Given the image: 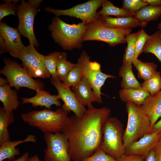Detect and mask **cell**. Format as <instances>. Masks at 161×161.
I'll use <instances>...</instances> for the list:
<instances>
[{
	"label": "cell",
	"mask_w": 161,
	"mask_h": 161,
	"mask_svg": "<svg viewBox=\"0 0 161 161\" xmlns=\"http://www.w3.org/2000/svg\"><path fill=\"white\" fill-rule=\"evenodd\" d=\"M61 52L56 51L47 55H44L45 66L51 77V80H58L56 75V69L58 58Z\"/></svg>",
	"instance_id": "1f68e13d"
},
{
	"label": "cell",
	"mask_w": 161,
	"mask_h": 161,
	"mask_svg": "<svg viewBox=\"0 0 161 161\" xmlns=\"http://www.w3.org/2000/svg\"><path fill=\"white\" fill-rule=\"evenodd\" d=\"M44 55L36 50L35 46L30 44L25 47L19 59L22 67L32 78H50L51 75L45 66Z\"/></svg>",
	"instance_id": "8fae6325"
},
{
	"label": "cell",
	"mask_w": 161,
	"mask_h": 161,
	"mask_svg": "<svg viewBox=\"0 0 161 161\" xmlns=\"http://www.w3.org/2000/svg\"><path fill=\"white\" fill-rule=\"evenodd\" d=\"M51 81L63 102L61 108L68 113L72 112L78 117H82L87 109L79 101L70 87L64 85L59 80H51Z\"/></svg>",
	"instance_id": "4fadbf2b"
},
{
	"label": "cell",
	"mask_w": 161,
	"mask_h": 161,
	"mask_svg": "<svg viewBox=\"0 0 161 161\" xmlns=\"http://www.w3.org/2000/svg\"><path fill=\"white\" fill-rule=\"evenodd\" d=\"M153 150L155 152L161 151V136Z\"/></svg>",
	"instance_id": "f6af8a7d"
},
{
	"label": "cell",
	"mask_w": 161,
	"mask_h": 161,
	"mask_svg": "<svg viewBox=\"0 0 161 161\" xmlns=\"http://www.w3.org/2000/svg\"><path fill=\"white\" fill-rule=\"evenodd\" d=\"M156 161H161V151L156 152Z\"/></svg>",
	"instance_id": "7dc6e473"
},
{
	"label": "cell",
	"mask_w": 161,
	"mask_h": 161,
	"mask_svg": "<svg viewBox=\"0 0 161 161\" xmlns=\"http://www.w3.org/2000/svg\"><path fill=\"white\" fill-rule=\"evenodd\" d=\"M4 66L0 70V73L7 78L11 87L17 90L22 87H26L35 91L43 89L44 85L39 80L33 79L27 71L16 61L5 58Z\"/></svg>",
	"instance_id": "52a82bcc"
},
{
	"label": "cell",
	"mask_w": 161,
	"mask_h": 161,
	"mask_svg": "<svg viewBox=\"0 0 161 161\" xmlns=\"http://www.w3.org/2000/svg\"><path fill=\"white\" fill-rule=\"evenodd\" d=\"M137 34V32L130 33L126 36V42L127 43V46L123 55V64H132L135 60V43Z\"/></svg>",
	"instance_id": "f546056e"
},
{
	"label": "cell",
	"mask_w": 161,
	"mask_h": 161,
	"mask_svg": "<svg viewBox=\"0 0 161 161\" xmlns=\"http://www.w3.org/2000/svg\"><path fill=\"white\" fill-rule=\"evenodd\" d=\"M76 66L68 74L62 83L65 86L73 87L77 84L83 77L82 67L80 63L78 61Z\"/></svg>",
	"instance_id": "4dcf8cb0"
},
{
	"label": "cell",
	"mask_w": 161,
	"mask_h": 161,
	"mask_svg": "<svg viewBox=\"0 0 161 161\" xmlns=\"http://www.w3.org/2000/svg\"><path fill=\"white\" fill-rule=\"evenodd\" d=\"M18 29L1 22L0 24V37L4 41L6 51L13 57L19 59L21 54L25 47L21 40Z\"/></svg>",
	"instance_id": "5bb4252c"
},
{
	"label": "cell",
	"mask_w": 161,
	"mask_h": 161,
	"mask_svg": "<svg viewBox=\"0 0 161 161\" xmlns=\"http://www.w3.org/2000/svg\"><path fill=\"white\" fill-rule=\"evenodd\" d=\"M148 5L161 6V0H144Z\"/></svg>",
	"instance_id": "b9f144b4"
},
{
	"label": "cell",
	"mask_w": 161,
	"mask_h": 161,
	"mask_svg": "<svg viewBox=\"0 0 161 161\" xmlns=\"http://www.w3.org/2000/svg\"><path fill=\"white\" fill-rule=\"evenodd\" d=\"M19 0H5L4 4L0 5V21L5 17L10 15H16L17 6Z\"/></svg>",
	"instance_id": "836d02e7"
},
{
	"label": "cell",
	"mask_w": 161,
	"mask_h": 161,
	"mask_svg": "<svg viewBox=\"0 0 161 161\" xmlns=\"http://www.w3.org/2000/svg\"><path fill=\"white\" fill-rule=\"evenodd\" d=\"M141 88L149 92L151 95L159 92L161 89V76L159 72L150 79L141 84Z\"/></svg>",
	"instance_id": "d6a6232c"
},
{
	"label": "cell",
	"mask_w": 161,
	"mask_h": 161,
	"mask_svg": "<svg viewBox=\"0 0 161 161\" xmlns=\"http://www.w3.org/2000/svg\"><path fill=\"white\" fill-rule=\"evenodd\" d=\"M103 0H91L77 5L70 9L57 10L47 7L45 10L52 13L56 17L67 16L79 18L86 24L97 20L99 15L97 12V9L102 6Z\"/></svg>",
	"instance_id": "30bf717a"
},
{
	"label": "cell",
	"mask_w": 161,
	"mask_h": 161,
	"mask_svg": "<svg viewBox=\"0 0 161 161\" xmlns=\"http://www.w3.org/2000/svg\"><path fill=\"white\" fill-rule=\"evenodd\" d=\"M132 64H124L120 68L118 74L122 78L121 87L123 89L141 88V84L135 77L132 70Z\"/></svg>",
	"instance_id": "cb8c5ba5"
},
{
	"label": "cell",
	"mask_w": 161,
	"mask_h": 161,
	"mask_svg": "<svg viewBox=\"0 0 161 161\" xmlns=\"http://www.w3.org/2000/svg\"><path fill=\"white\" fill-rule=\"evenodd\" d=\"M41 0H30L27 2L31 6L37 8L42 1Z\"/></svg>",
	"instance_id": "60d3db41"
},
{
	"label": "cell",
	"mask_w": 161,
	"mask_h": 161,
	"mask_svg": "<svg viewBox=\"0 0 161 161\" xmlns=\"http://www.w3.org/2000/svg\"><path fill=\"white\" fill-rule=\"evenodd\" d=\"M47 145L44 150L45 161H72L69 155L67 138L61 132L44 134Z\"/></svg>",
	"instance_id": "9c48e42d"
},
{
	"label": "cell",
	"mask_w": 161,
	"mask_h": 161,
	"mask_svg": "<svg viewBox=\"0 0 161 161\" xmlns=\"http://www.w3.org/2000/svg\"><path fill=\"white\" fill-rule=\"evenodd\" d=\"M135 43V59H137L139 55L142 52L143 48L147 40L150 38V35L146 33L143 29L139 30Z\"/></svg>",
	"instance_id": "e575fe53"
},
{
	"label": "cell",
	"mask_w": 161,
	"mask_h": 161,
	"mask_svg": "<svg viewBox=\"0 0 161 161\" xmlns=\"http://www.w3.org/2000/svg\"><path fill=\"white\" fill-rule=\"evenodd\" d=\"M161 16V6L148 5L136 12L134 16L140 23V27H145L149 21L157 20Z\"/></svg>",
	"instance_id": "603a6c76"
},
{
	"label": "cell",
	"mask_w": 161,
	"mask_h": 161,
	"mask_svg": "<svg viewBox=\"0 0 161 161\" xmlns=\"http://www.w3.org/2000/svg\"><path fill=\"white\" fill-rule=\"evenodd\" d=\"M83 161H117V160L108 154L100 148Z\"/></svg>",
	"instance_id": "8d00e7d4"
},
{
	"label": "cell",
	"mask_w": 161,
	"mask_h": 161,
	"mask_svg": "<svg viewBox=\"0 0 161 161\" xmlns=\"http://www.w3.org/2000/svg\"><path fill=\"white\" fill-rule=\"evenodd\" d=\"M11 87L7 79L0 78V100L7 112H13L19 105L17 91L13 90Z\"/></svg>",
	"instance_id": "e0dca14e"
},
{
	"label": "cell",
	"mask_w": 161,
	"mask_h": 161,
	"mask_svg": "<svg viewBox=\"0 0 161 161\" xmlns=\"http://www.w3.org/2000/svg\"><path fill=\"white\" fill-rule=\"evenodd\" d=\"M124 131L122 123L115 117L109 118L103 126L100 148L117 160L125 153L123 139Z\"/></svg>",
	"instance_id": "5b68a950"
},
{
	"label": "cell",
	"mask_w": 161,
	"mask_h": 161,
	"mask_svg": "<svg viewBox=\"0 0 161 161\" xmlns=\"http://www.w3.org/2000/svg\"><path fill=\"white\" fill-rule=\"evenodd\" d=\"M29 158L28 152L24 153L21 157L13 161H27Z\"/></svg>",
	"instance_id": "7bdbcfd3"
},
{
	"label": "cell",
	"mask_w": 161,
	"mask_h": 161,
	"mask_svg": "<svg viewBox=\"0 0 161 161\" xmlns=\"http://www.w3.org/2000/svg\"><path fill=\"white\" fill-rule=\"evenodd\" d=\"M126 107L128 121L123 139L125 148L149 133L151 128L149 119L141 106L129 102Z\"/></svg>",
	"instance_id": "277c9868"
},
{
	"label": "cell",
	"mask_w": 161,
	"mask_h": 161,
	"mask_svg": "<svg viewBox=\"0 0 161 161\" xmlns=\"http://www.w3.org/2000/svg\"><path fill=\"white\" fill-rule=\"evenodd\" d=\"M145 158L144 157L124 154L117 160V161H143Z\"/></svg>",
	"instance_id": "74e56055"
},
{
	"label": "cell",
	"mask_w": 161,
	"mask_h": 161,
	"mask_svg": "<svg viewBox=\"0 0 161 161\" xmlns=\"http://www.w3.org/2000/svg\"><path fill=\"white\" fill-rule=\"evenodd\" d=\"M111 110L103 107L88 108L83 115L69 117L61 132L67 138L68 152L72 161H83L100 148L104 125Z\"/></svg>",
	"instance_id": "6da1fadb"
},
{
	"label": "cell",
	"mask_w": 161,
	"mask_h": 161,
	"mask_svg": "<svg viewBox=\"0 0 161 161\" xmlns=\"http://www.w3.org/2000/svg\"><path fill=\"white\" fill-rule=\"evenodd\" d=\"M140 106L149 119L151 129L153 125L161 117V90L156 94L151 95Z\"/></svg>",
	"instance_id": "d6986e66"
},
{
	"label": "cell",
	"mask_w": 161,
	"mask_h": 161,
	"mask_svg": "<svg viewBox=\"0 0 161 161\" xmlns=\"http://www.w3.org/2000/svg\"><path fill=\"white\" fill-rule=\"evenodd\" d=\"M120 100L126 103L131 102L139 106L142 105L150 96V93L142 88L123 89L119 91Z\"/></svg>",
	"instance_id": "7402d4cb"
},
{
	"label": "cell",
	"mask_w": 161,
	"mask_h": 161,
	"mask_svg": "<svg viewBox=\"0 0 161 161\" xmlns=\"http://www.w3.org/2000/svg\"><path fill=\"white\" fill-rule=\"evenodd\" d=\"M35 91L36 94L35 96L30 98H21L22 104L30 103L33 107H44L46 109H50L53 105L61 106L60 99L58 95H51L43 89H38Z\"/></svg>",
	"instance_id": "2e32d148"
},
{
	"label": "cell",
	"mask_w": 161,
	"mask_h": 161,
	"mask_svg": "<svg viewBox=\"0 0 161 161\" xmlns=\"http://www.w3.org/2000/svg\"><path fill=\"white\" fill-rule=\"evenodd\" d=\"M102 9L97 13L100 16H114L117 18L134 17L135 12L117 7L107 0H103Z\"/></svg>",
	"instance_id": "d4e9b609"
},
{
	"label": "cell",
	"mask_w": 161,
	"mask_h": 161,
	"mask_svg": "<svg viewBox=\"0 0 161 161\" xmlns=\"http://www.w3.org/2000/svg\"><path fill=\"white\" fill-rule=\"evenodd\" d=\"M99 17L97 20L86 24L83 41H101L107 43L112 47L126 42V36L131 33V29L114 28L105 27L101 23Z\"/></svg>",
	"instance_id": "8992f818"
},
{
	"label": "cell",
	"mask_w": 161,
	"mask_h": 161,
	"mask_svg": "<svg viewBox=\"0 0 161 161\" xmlns=\"http://www.w3.org/2000/svg\"><path fill=\"white\" fill-rule=\"evenodd\" d=\"M86 27L82 21L78 24H68L58 17L53 18L49 28L55 41L65 50L80 48Z\"/></svg>",
	"instance_id": "3957f363"
},
{
	"label": "cell",
	"mask_w": 161,
	"mask_h": 161,
	"mask_svg": "<svg viewBox=\"0 0 161 161\" xmlns=\"http://www.w3.org/2000/svg\"><path fill=\"white\" fill-rule=\"evenodd\" d=\"M67 55L64 52H61L58 58L56 69V75L58 80L62 82L68 73L77 64L72 63L67 60Z\"/></svg>",
	"instance_id": "f1b7e54d"
},
{
	"label": "cell",
	"mask_w": 161,
	"mask_h": 161,
	"mask_svg": "<svg viewBox=\"0 0 161 161\" xmlns=\"http://www.w3.org/2000/svg\"><path fill=\"white\" fill-rule=\"evenodd\" d=\"M159 34V32L157 31L150 35V38L145 44L143 52L154 54L161 62V38Z\"/></svg>",
	"instance_id": "83f0119b"
},
{
	"label": "cell",
	"mask_w": 161,
	"mask_h": 161,
	"mask_svg": "<svg viewBox=\"0 0 161 161\" xmlns=\"http://www.w3.org/2000/svg\"><path fill=\"white\" fill-rule=\"evenodd\" d=\"M72 90L80 102L88 108L93 107L92 103L96 102L95 95L90 83L83 77L81 80L72 87Z\"/></svg>",
	"instance_id": "ac0fdd59"
},
{
	"label": "cell",
	"mask_w": 161,
	"mask_h": 161,
	"mask_svg": "<svg viewBox=\"0 0 161 161\" xmlns=\"http://www.w3.org/2000/svg\"><path fill=\"white\" fill-rule=\"evenodd\" d=\"M27 161H41L37 155H35L29 158Z\"/></svg>",
	"instance_id": "bcb514c9"
},
{
	"label": "cell",
	"mask_w": 161,
	"mask_h": 161,
	"mask_svg": "<svg viewBox=\"0 0 161 161\" xmlns=\"http://www.w3.org/2000/svg\"><path fill=\"white\" fill-rule=\"evenodd\" d=\"M157 28L159 30V35L160 38H161V21L158 24L157 26Z\"/></svg>",
	"instance_id": "c3c4849f"
},
{
	"label": "cell",
	"mask_w": 161,
	"mask_h": 161,
	"mask_svg": "<svg viewBox=\"0 0 161 161\" xmlns=\"http://www.w3.org/2000/svg\"><path fill=\"white\" fill-rule=\"evenodd\" d=\"M99 19L103 26L118 29H131L140 26L139 21L134 17L114 18L99 15Z\"/></svg>",
	"instance_id": "44dd1931"
},
{
	"label": "cell",
	"mask_w": 161,
	"mask_h": 161,
	"mask_svg": "<svg viewBox=\"0 0 161 161\" xmlns=\"http://www.w3.org/2000/svg\"><path fill=\"white\" fill-rule=\"evenodd\" d=\"M14 121L13 112H6L3 107H0V145L10 140L9 126Z\"/></svg>",
	"instance_id": "484cf974"
},
{
	"label": "cell",
	"mask_w": 161,
	"mask_h": 161,
	"mask_svg": "<svg viewBox=\"0 0 161 161\" xmlns=\"http://www.w3.org/2000/svg\"><path fill=\"white\" fill-rule=\"evenodd\" d=\"M133 64L137 70L138 77L144 81L152 78L157 72V65L154 63L144 62L137 59Z\"/></svg>",
	"instance_id": "4316f807"
},
{
	"label": "cell",
	"mask_w": 161,
	"mask_h": 161,
	"mask_svg": "<svg viewBox=\"0 0 161 161\" xmlns=\"http://www.w3.org/2000/svg\"><path fill=\"white\" fill-rule=\"evenodd\" d=\"M161 133V118L152 126L149 133Z\"/></svg>",
	"instance_id": "f35d334b"
},
{
	"label": "cell",
	"mask_w": 161,
	"mask_h": 161,
	"mask_svg": "<svg viewBox=\"0 0 161 161\" xmlns=\"http://www.w3.org/2000/svg\"><path fill=\"white\" fill-rule=\"evenodd\" d=\"M0 53H2L6 51V45L4 41L0 37Z\"/></svg>",
	"instance_id": "ee69618b"
},
{
	"label": "cell",
	"mask_w": 161,
	"mask_h": 161,
	"mask_svg": "<svg viewBox=\"0 0 161 161\" xmlns=\"http://www.w3.org/2000/svg\"><path fill=\"white\" fill-rule=\"evenodd\" d=\"M143 161H156V152L153 149L145 157Z\"/></svg>",
	"instance_id": "ab89813d"
},
{
	"label": "cell",
	"mask_w": 161,
	"mask_h": 161,
	"mask_svg": "<svg viewBox=\"0 0 161 161\" xmlns=\"http://www.w3.org/2000/svg\"><path fill=\"white\" fill-rule=\"evenodd\" d=\"M82 70L83 77L87 79L91 85L95 95L96 102L102 103L101 92L102 87L108 78H115L116 77L103 72L100 65L96 61H90V58L84 51L78 59Z\"/></svg>",
	"instance_id": "ba28073f"
},
{
	"label": "cell",
	"mask_w": 161,
	"mask_h": 161,
	"mask_svg": "<svg viewBox=\"0 0 161 161\" xmlns=\"http://www.w3.org/2000/svg\"><path fill=\"white\" fill-rule=\"evenodd\" d=\"M122 2L123 8L135 12L148 5L144 0H123Z\"/></svg>",
	"instance_id": "d590c367"
},
{
	"label": "cell",
	"mask_w": 161,
	"mask_h": 161,
	"mask_svg": "<svg viewBox=\"0 0 161 161\" xmlns=\"http://www.w3.org/2000/svg\"><path fill=\"white\" fill-rule=\"evenodd\" d=\"M68 113L62 108L55 111L46 109L22 113V120L32 127L37 128L44 134L61 132L66 125L69 117Z\"/></svg>",
	"instance_id": "7a4b0ae2"
},
{
	"label": "cell",
	"mask_w": 161,
	"mask_h": 161,
	"mask_svg": "<svg viewBox=\"0 0 161 161\" xmlns=\"http://www.w3.org/2000/svg\"><path fill=\"white\" fill-rule=\"evenodd\" d=\"M161 133H148L126 148L125 154L146 157L154 149Z\"/></svg>",
	"instance_id": "9a60e30c"
},
{
	"label": "cell",
	"mask_w": 161,
	"mask_h": 161,
	"mask_svg": "<svg viewBox=\"0 0 161 161\" xmlns=\"http://www.w3.org/2000/svg\"><path fill=\"white\" fill-rule=\"evenodd\" d=\"M40 10L22 0L17 5L16 13L19 20L18 29L21 35L27 38L30 45L38 47V43L34 32L33 25L35 16Z\"/></svg>",
	"instance_id": "7c38bea8"
},
{
	"label": "cell",
	"mask_w": 161,
	"mask_h": 161,
	"mask_svg": "<svg viewBox=\"0 0 161 161\" xmlns=\"http://www.w3.org/2000/svg\"><path fill=\"white\" fill-rule=\"evenodd\" d=\"M36 141L35 136L32 134L28 135L24 140H18L11 141L9 140L0 145V161L7 159L9 161L14 160L15 156L20 154L18 148L16 147L18 145L25 142L35 143Z\"/></svg>",
	"instance_id": "ffe728a7"
}]
</instances>
